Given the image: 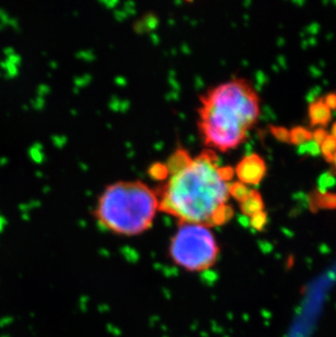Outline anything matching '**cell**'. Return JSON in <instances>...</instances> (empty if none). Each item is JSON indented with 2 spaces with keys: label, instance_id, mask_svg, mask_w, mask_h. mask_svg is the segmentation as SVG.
Returning a JSON list of instances; mask_svg holds the SVG:
<instances>
[{
  "label": "cell",
  "instance_id": "obj_1",
  "mask_svg": "<svg viewBox=\"0 0 336 337\" xmlns=\"http://www.w3.org/2000/svg\"><path fill=\"white\" fill-rule=\"evenodd\" d=\"M164 165L166 178L157 191L160 212L178 223L211 228L233 217L234 208L228 201L235 173L230 166H223L216 152L205 149L192 156L185 149H177Z\"/></svg>",
  "mask_w": 336,
  "mask_h": 337
},
{
  "label": "cell",
  "instance_id": "obj_2",
  "mask_svg": "<svg viewBox=\"0 0 336 337\" xmlns=\"http://www.w3.org/2000/svg\"><path fill=\"white\" fill-rule=\"evenodd\" d=\"M260 116V100L247 80L233 79L200 96L198 129L207 150L226 153L247 139Z\"/></svg>",
  "mask_w": 336,
  "mask_h": 337
},
{
  "label": "cell",
  "instance_id": "obj_3",
  "mask_svg": "<svg viewBox=\"0 0 336 337\" xmlns=\"http://www.w3.org/2000/svg\"><path fill=\"white\" fill-rule=\"evenodd\" d=\"M160 212L158 193L142 180H120L105 187L94 208L100 226L115 235L134 237L149 230Z\"/></svg>",
  "mask_w": 336,
  "mask_h": 337
},
{
  "label": "cell",
  "instance_id": "obj_4",
  "mask_svg": "<svg viewBox=\"0 0 336 337\" xmlns=\"http://www.w3.org/2000/svg\"><path fill=\"white\" fill-rule=\"evenodd\" d=\"M167 252L176 266L189 273H201L217 262L219 247L211 227L178 223V228L169 240Z\"/></svg>",
  "mask_w": 336,
  "mask_h": 337
},
{
  "label": "cell",
  "instance_id": "obj_5",
  "mask_svg": "<svg viewBox=\"0 0 336 337\" xmlns=\"http://www.w3.org/2000/svg\"><path fill=\"white\" fill-rule=\"evenodd\" d=\"M234 173L243 185L256 186L264 178L266 164L259 154H250L236 165Z\"/></svg>",
  "mask_w": 336,
  "mask_h": 337
},
{
  "label": "cell",
  "instance_id": "obj_6",
  "mask_svg": "<svg viewBox=\"0 0 336 337\" xmlns=\"http://www.w3.org/2000/svg\"><path fill=\"white\" fill-rule=\"evenodd\" d=\"M308 117L310 125L313 127H324L332 119V110L324 103V100L319 99L311 103L308 108Z\"/></svg>",
  "mask_w": 336,
  "mask_h": 337
},
{
  "label": "cell",
  "instance_id": "obj_7",
  "mask_svg": "<svg viewBox=\"0 0 336 337\" xmlns=\"http://www.w3.org/2000/svg\"><path fill=\"white\" fill-rule=\"evenodd\" d=\"M239 204L241 213L250 218L264 210V202L258 190H250L248 197Z\"/></svg>",
  "mask_w": 336,
  "mask_h": 337
},
{
  "label": "cell",
  "instance_id": "obj_8",
  "mask_svg": "<svg viewBox=\"0 0 336 337\" xmlns=\"http://www.w3.org/2000/svg\"><path fill=\"white\" fill-rule=\"evenodd\" d=\"M312 140V132L303 127H295L289 130V142L296 145H301Z\"/></svg>",
  "mask_w": 336,
  "mask_h": 337
},
{
  "label": "cell",
  "instance_id": "obj_9",
  "mask_svg": "<svg viewBox=\"0 0 336 337\" xmlns=\"http://www.w3.org/2000/svg\"><path fill=\"white\" fill-rule=\"evenodd\" d=\"M319 148L324 158L328 163H331L332 158L336 153V139L332 136V134H327L326 138L323 140L322 143L319 145Z\"/></svg>",
  "mask_w": 336,
  "mask_h": 337
},
{
  "label": "cell",
  "instance_id": "obj_10",
  "mask_svg": "<svg viewBox=\"0 0 336 337\" xmlns=\"http://www.w3.org/2000/svg\"><path fill=\"white\" fill-rule=\"evenodd\" d=\"M250 192V189L248 186L243 185L240 181H236L234 183H230L229 186V197L235 199L236 201L241 202L248 197V194Z\"/></svg>",
  "mask_w": 336,
  "mask_h": 337
},
{
  "label": "cell",
  "instance_id": "obj_11",
  "mask_svg": "<svg viewBox=\"0 0 336 337\" xmlns=\"http://www.w3.org/2000/svg\"><path fill=\"white\" fill-rule=\"evenodd\" d=\"M267 219V215L264 211H262L258 214H255L254 216L250 218V223H251V226L255 229H262V227L265 225Z\"/></svg>",
  "mask_w": 336,
  "mask_h": 337
},
{
  "label": "cell",
  "instance_id": "obj_12",
  "mask_svg": "<svg viewBox=\"0 0 336 337\" xmlns=\"http://www.w3.org/2000/svg\"><path fill=\"white\" fill-rule=\"evenodd\" d=\"M271 132L277 140L284 141V142H289V130L285 129V128L271 127Z\"/></svg>",
  "mask_w": 336,
  "mask_h": 337
},
{
  "label": "cell",
  "instance_id": "obj_13",
  "mask_svg": "<svg viewBox=\"0 0 336 337\" xmlns=\"http://www.w3.org/2000/svg\"><path fill=\"white\" fill-rule=\"evenodd\" d=\"M326 136L327 132L323 129V128H317V129H315L314 132L312 133V139L315 141L317 146H319L322 143V141L326 138Z\"/></svg>",
  "mask_w": 336,
  "mask_h": 337
},
{
  "label": "cell",
  "instance_id": "obj_14",
  "mask_svg": "<svg viewBox=\"0 0 336 337\" xmlns=\"http://www.w3.org/2000/svg\"><path fill=\"white\" fill-rule=\"evenodd\" d=\"M323 100H324L325 105L329 109L331 110L336 109V93H329L326 96L323 97Z\"/></svg>",
  "mask_w": 336,
  "mask_h": 337
},
{
  "label": "cell",
  "instance_id": "obj_15",
  "mask_svg": "<svg viewBox=\"0 0 336 337\" xmlns=\"http://www.w3.org/2000/svg\"><path fill=\"white\" fill-rule=\"evenodd\" d=\"M332 136L336 139V122H335V124L332 127Z\"/></svg>",
  "mask_w": 336,
  "mask_h": 337
},
{
  "label": "cell",
  "instance_id": "obj_16",
  "mask_svg": "<svg viewBox=\"0 0 336 337\" xmlns=\"http://www.w3.org/2000/svg\"><path fill=\"white\" fill-rule=\"evenodd\" d=\"M333 165H334V166L336 167V153H335V154H334V156H333V158H332V162H331Z\"/></svg>",
  "mask_w": 336,
  "mask_h": 337
}]
</instances>
